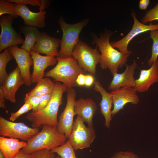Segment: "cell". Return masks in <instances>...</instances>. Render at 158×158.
Here are the masks:
<instances>
[{"mask_svg": "<svg viewBox=\"0 0 158 158\" xmlns=\"http://www.w3.org/2000/svg\"><path fill=\"white\" fill-rule=\"evenodd\" d=\"M24 84L18 66L8 74L0 88L4 92L6 99L13 103L16 102V94L20 87Z\"/></svg>", "mask_w": 158, "mask_h": 158, "instance_id": "15", "label": "cell"}, {"mask_svg": "<svg viewBox=\"0 0 158 158\" xmlns=\"http://www.w3.org/2000/svg\"><path fill=\"white\" fill-rule=\"evenodd\" d=\"M68 90L63 84H61L59 82L55 83L51 98L47 106L40 111L32 112L26 116V119L31 123L33 128H39L44 124L57 126L58 110L63 103V95Z\"/></svg>", "mask_w": 158, "mask_h": 158, "instance_id": "2", "label": "cell"}, {"mask_svg": "<svg viewBox=\"0 0 158 158\" xmlns=\"http://www.w3.org/2000/svg\"><path fill=\"white\" fill-rule=\"evenodd\" d=\"M9 49L17 64L24 84L30 86L32 83L30 68L33 65V60L30 53L19 48L17 45L10 47Z\"/></svg>", "mask_w": 158, "mask_h": 158, "instance_id": "12", "label": "cell"}, {"mask_svg": "<svg viewBox=\"0 0 158 158\" xmlns=\"http://www.w3.org/2000/svg\"><path fill=\"white\" fill-rule=\"evenodd\" d=\"M93 77L91 75H85V86L87 87L91 86L94 83Z\"/></svg>", "mask_w": 158, "mask_h": 158, "instance_id": "37", "label": "cell"}, {"mask_svg": "<svg viewBox=\"0 0 158 158\" xmlns=\"http://www.w3.org/2000/svg\"><path fill=\"white\" fill-rule=\"evenodd\" d=\"M88 21V19H85L75 24H71L66 23L61 16L59 23L63 34L61 40V49L58 57L64 58L72 56L74 48L79 40L80 34L83 28L87 24Z\"/></svg>", "mask_w": 158, "mask_h": 158, "instance_id": "5", "label": "cell"}, {"mask_svg": "<svg viewBox=\"0 0 158 158\" xmlns=\"http://www.w3.org/2000/svg\"><path fill=\"white\" fill-rule=\"evenodd\" d=\"M0 158H5V156L2 152L0 150Z\"/></svg>", "mask_w": 158, "mask_h": 158, "instance_id": "42", "label": "cell"}, {"mask_svg": "<svg viewBox=\"0 0 158 158\" xmlns=\"http://www.w3.org/2000/svg\"><path fill=\"white\" fill-rule=\"evenodd\" d=\"M150 37L153 40L151 56L147 63L150 67L158 59V30L150 31Z\"/></svg>", "mask_w": 158, "mask_h": 158, "instance_id": "27", "label": "cell"}, {"mask_svg": "<svg viewBox=\"0 0 158 158\" xmlns=\"http://www.w3.org/2000/svg\"><path fill=\"white\" fill-rule=\"evenodd\" d=\"M55 87V83L49 78H43L37 82L34 88L27 94L40 97L47 94L52 93Z\"/></svg>", "mask_w": 158, "mask_h": 158, "instance_id": "24", "label": "cell"}, {"mask_svg": "<svg viewBox=\"0 0 158 158\" xmlns=\"http://www.w3.org/2000/svg\"><path fill=\"white\" fill-rule=\"evenodd\" d=\"M53 92L47 94L40 97V104L37 112L41 111L47 106L51 100Z\"/></svg>", "mask_w": 158, "mask_h": 158, "instance_id": "33", "label": "cell"}, {"mask_svg": "<svg viewBox=\"0 0 158 158\" xmlns=\"http://www.w3.org/2000/svg\"><path fill=\"white\" fill-rule=\"evenodd\" d=\"M137 92L135 88L126 87L110 92L112 96L113 105L112 117L123 109L125 105L128 103L138 104L140 100Z\"/></svg>", "mask_w": 158, "mask_h": 158, "instance_id": "13", "label": "cell"}, {"mask_svg": "<svg viewBox=\"0 0 158 158\" xmlns=\"http://www.w3.org/2000/svg\"><path fill=\"white\" fill-rule=\"evenodd\" d=\"M94 84V89L99 92L102 96V100L99 105L101 113L104 118V125L107 128H109L110 122L112 120V96L110 93L106 90L98 81H95Z\"/></svg>", "mask_w": 158, "mask_h": 158, "instance_id": "21", "label": "cell"}, {"mask_svg": "<svg viewBox=\"0 0 158 158\" xmlns=\"http://www.w3.org/2000/svg\"><path fill=\"white\" fill-rule=\"evenodd\" d=\"M73 147L68 140L63 145L51 150L54 153H56L62 158H77Z\"/></svg>", "mask_w": 158, "mask_h": 158, "instance_id": "26", "label": "cell"}, {"mask_svg": "<svg viewBox=\"0 0 158 158\" xmlns=\"http://www.w3.org/2000/svg\"><path fill=\"white\" fill-rule=\"evenodd\" d=\"M132 16L134 22L131 30L123 38L120 40L111 42L112 47L119 49L120 51L126 54H130L131 51L128 50L129 42L137 35L147 31L158 30V24H153L150 23L146 25L140 22L136 18L135 13L133 12Z\"/></svg>", "mask_w": 158, "mask_h": 158, "instance_id": "11", "label": "cell"}, {"mask_svg": "<svg viewBox=\"0 0 158 158\" xmlns=\"http://www.w3.org/2000/svg\"><path fill=\"white\" fill-rule=\"evenodd\" d=\"M76 96V92L73 88L67 91L66 106L59 117L57 129L67 138H68L71 132L74 122Z\"/></svg>", "mask_w": 158, "mask_h": 158, "instance_id": "9", "label": "cell"}, {"mask_svg": "<svg viewBox=\"0 0 158 158\" xmlns=\"http://www.w3.org/2000/svg\"><path fill=\"white\" fill-rule=\"evenodd\" d=\"M40 97L29 95L27 93L24 98V102L30 104L32 107V112L37 111L40 104Z\"/></svg>", "mask_w": 158, "mask_h": 158, "instance_id": "31", "label": "cell"}, {"mask_svg": "<svg viewBox=\"0 0 158 158\" xmlns=\"http://www.w3.org/2000/svg\"><path fill=\"white\" fill-rule=\"evenodd\" d=\"M16 4L15 8L18 16L23 19L26 25L39 28H42L45 26L46 11H40L38 13L33 12L25 5L19 3Z\"/></svg>", "mask_w": 158, "mask_h": 158, "instance_id": "20", "label": "cell"}, {"mask_svg": "<svg viewBox=\"0 0 158 158\" xmlns=\"http://www.w3.org/2000/svg\"><path fill=\"white\" fill-rule=\"evenodd\" d=\"M33 60V71L31 75L32 83H37L43 78L44 71L49 66H53L57 63L54 56H43L31 50L29 52Z\"/></svg>", "mask_w": 158, "mask_h": 158, "instance_id": "14", "label": "cell"}, {"mask_svg": "<svg viewBox=\"0 0 158 158\" xmlns=\"http://www.w3.org/2000/svg\"><path fill=\"white\" fill-rule=\"evenodd\" d=\"M95 137L94 128L86 127L81 118L77 116L68 138L74 150L90 147Z\"/></svg>", "mask_w": 158, "mask_h": 158, "instance_id": "7", "label": "cell"}, {"mask_svg": "<svg viewBox=\"0 0 158 158\" xmlns=\"http://www.w3.org/2000/svg\"><path fill=\"white\" fill-rule=\"evenodd\" d=\"M150 3L149 0H140V1L139 7L141 10H146Z\"/></svg>", "mask_w": 158, "mask_h": 158, "instance_id": "40", "label": "cell"}, {"mask_svg": "<svg viewBox=\"0 0 158 158\" xmlns=\"http://www.w3.org/2000/svg\"><path fill=\"white\" fill-rule=\"evenodd\" d=\"M5 99L6 98L4 92L1 88H0V107L1 108L5 109L6 110L5 104Z\"/></svg>", "mask_w": 158, "mask_h": 158, "instance_id": "38", "label": "cell"}, {"mask_svg": "<svg viewBox=\"0 0 158 158\" xmlns=\"http://www.w3.org/2000/svg\"><path fill=\"white\" fill-rule=\"evenodd\" d=\"M54 158H62L60 156H58V157H55Z\"/></svg>", "mask_w": 158, "mask_h": 158, "instance_id": "43", "label": "cell"}, {"mask_svg": "<svg viewBox=\"0 0 158 158\" xmlns=\"http://www.w3.org/2000/svg\"><path fill=\"white\" fill-rule=\"evenodd\" d=\"M42 127L41 131L28 141L26 145L20 150L22 152L27 154L42 149L51 150L66 141L67 138L59 131L56 126L44 124Z\"/></svg>", "mask_w": 158, "mask_h": 158, "instance_id": "3", "label": "cell"}, {"mask_svg": "<svg viewBox=\"0 0 158 158\" xmlns=\"http://www.w3.org/2000/svg\"><path fill=\"white\" fill-rule=\"evenodd\" d=\"M14 18L4 16L0 18L1 32L0 35V52L12 46L23 44L24 39L12 26Z\"/></svg>", "mask_w": 158, "mask_h": 158, "instance_id": "10", "label": "cell"}, {"mask_svg": "<svg viewBox=\"0 0 158 158\" xmlns=\"http://www.w3.org/2000/svg\"><path fill=\"white\" fill-rule=\"evenodd\" d=\"M126 68L123 73L114 74L108 89L112 91L121 88L128 87L135 88V80L134 77L135 71L137 64L135 60L130 65L126 64Z\"/></svg>", "mask_w": 158, "mask_h": 158, "instance_id": "16", "label": "cell"}, {"mask_svg": "<svg viewBox=\"0 0 158 158\" xmlns=\"http://www.w3.org/2000/svg\"><path fill=\"white\" fill-rule=\"evenodd\" d=\"M26 144L25 142L18 139L0 137V149L5 158H13Z\"/></svg>", "mask_w": 158, "mask_h": 158, "instance_id": "22", "label": "cell"}, {"mask_svg": "<svg viewBox=\"0 0 158 158\" xmlns=\"http://www.w3.org/2000/svg\"><path fill=\"white\" fill-rule=\"evenodd\" d=\"M97 109L95 102L92 99L81 98L76 100L74 106L75 115L79 116L87 123L88 127L94 128L93 118Z\"/></svg>", "mask_w": 158, "mask_h": 158, "instance_id": "17", "label": "cell"}, {"mask_svg": "<svg viewBox=\"0 0 158 158\" xmlns=\"http://www.w3.org/2000/svg\"><path fill=\"white\" fill-rule=\"evenodd\" d=\"M60 43L61 40L59 39L51 37L45 32H43L32 50L38 54L57 57L59 52L58 48L60 46Z\"/></svg>", "mask_w": 158, "mask_h": 158, "instance_id": "18", "label": "cell"}, {"mask_svg": "<svg viewBox=\"0 0 158 158\" xmlns=\"http://www.w3.org/2000/svg\"><path fill=\"white\" fill-rule=\"evenodd\" d=\"M56 59L57 63L55 67L46 73L44 76L52 78L54 81L62 82L68 90L76 86L78 76L86 72L72 56L64 58L57 57Z\"/></svg>", "mask_w": 158, "mask_h": 158, "instance_id": "4", "label": "cell"}, {"mask_svg": "<svg viewBox=\"0 0 158 158\" xmlns=\"http://www.w3.org/2000/svg\"><path fill=\"white\" fill-rule=\"evenodd\" d=\"M114 33L106 30L99 37L94 34L92 35V44H95L101 52L100 67L102 69H108L113 75L117 73L118 68L126 64L130 54L119 51L112 47L109 40Z\"/></svg>", "mask_w": 158, "mask_h": 158, "instance_id": "1", "label": "cell"}, {"mask_svg": "<svg viewBox=\"0 0 158 158\" xmlns=\"http://www.w3.org/2000/svg\"><path fill=\"white\" fill-rule=\"evenodd\" d=\"M31 158H54L55 154L51 150L42 149L32 153Z\"/></svg>", "mask_w": 158, "mask_h": 158, "instance_id": "32", "label": "cell"}, {"mask_svg": "<svg viewBox=\"0 0 158 158\" xmlns=\"http://www.w3.org/2000/svg\"><path fill=\"white\" fill-rule=\"evenodd\" d=\"M110 158H140L134 152L130 151H119L116 152Z\"/></svg>", "mask_w": 158, "mask_h": 158, "instance_id": "34", "label": "cell"}, {"mask_svg": "<svg viewBox=\"0 0 158 158\" xmlns=\"http://www.w3.org/2000/svg\"><path fill=\"white\" fill-rule=\"evenodd\" d=\"M155 20H158V2L153 8L146 13L141 21L142 23L145 24Z\"/></svg>", "mask_w": 158, "mask_h": 158, "instance_id": "29", "label": "cell"}, {"mask_svg": "<svg viewBox=\"0 0 158 158\" xmlns=\"http://www.w3.org/2000/svg\"><path fill=\"white\" fill-rule=\"evenodd\" d=\"M72 56L86 72L92 74L96 73L97 66L101 61V55L97 47L92 48L79 39L74 48Z\"/></svg>", "mask_w": 158, "mask_h": 158, "instance_id": "6", "label": "cell"}, {"mask_svg": "<svg viewBox=\"0 0 158 158\" xmlns=\"http://www.w3.org/2000/svg\"><path fill=\"white\" fill-rule=\"evenodd\" d=\"M40 131L39 128H30L23 122L15 123L0 116L1 136L28 141Z\"/></svg>", "mask_w": 158, "mask_h": 158, "instance_id": "8", "label": "cell"}, {"mask_svg": "<svg viewBox=\"0 0 158 158\" xmlns=\"http://www.w3.org/2000/svg\"><path fill=\"white\" fill-rule=\"evenodd\" d=\"M158 82V59L147 69L140 70L139 78L135 80V88L140 92H147L151 86Z\"/></svg>", "mask_w": 158, "mask_h": 158, "instance_id": "19", "label": "cell"}, {"mask_svg": "<svg viewBox=\"0 0 158 158\" xmlns=\"http://www.w3.org/2000/svg\"><path fill=\"white\" fill-rule=\"evenodd\" d=\"M84 74L81 73L78 76L76 81L77 85L80 86L85 85V75Z\"/></svg>", "mask_w": 158, "mask_h": 158, "instance_id": "36", "label": "cell"}, {"mask_svg": "<svg viewBox=\"0 0 158 158\" xmlns=\"http://www.w3.org/2000/svg\"><path fill=\"white\" fill-rule=\"evenodd\" d=\"M22 32L25 36V39L21 48L29 52L33 49L34 46L41 34L37 28L29 26L21 28Z\"/></svg>", "mask_w": 158, "mask_h": 158, "instance_id": "23", "label": "cell"}, {"mask_svg": "<svg viewBox=\"0 0 158 158\" xmlns=\"http://www.w3.org/2000/svg\"><path fill=\"white\" fill-rule=\"evenodd\" d=\"M13 58L10 52L9 48L4 49L0 54V84L4 82L8 74L6 72V66L8 63Z\"/></svg>", "mask_w": 158, "mask_h": 158, "instance_id": "25", "label": "cell"}, {"mask_svg": "<svg viewBox=\"0 0 158 158\" xmlns=\"http://www.w3.org/2000/svg\"><path fill=\"white\" fill-rule=\"evenodd\" d=\"M32 154H25L22 152L20 150L13 158H31Z\"/></svg>", "mask_w": 158, "mask_h": 158, "instance_id": "41", "label": "cell"}, {"mask_svg": "<svg viewBox=\"0 0 158 158\" xmlns=\"http://www.w3.org/2000/svg\"><path fill=\"white\" fill-rule=\"evenodd\" d=\"M9 3L14 2L16 3L23 4L25 5L30 4L33 6H40V1L38 0H6Z\"/></svg>", "mask_w": 158, "mask_h": 158, "instance_id": "35", "label": "cell"}, {"mask_svg": "<svg viewBox=\"0 0 158 158\" xmlns=\"http://www.w3.org/2000/svg\"><path fill=\"white\" fill-rule=\"evenodd\" d=\"M40 1V4L39 9L40 11H44V9L48 7L50 4V1L41 0Z\"/></svg>", "mask_w": 158, "mask_h": 158, "instance_id": "39", "label": "cell"}, {"mask_svg": "<svg viewBox=\"0 0 158 158\" xmlns=\"http://www.w3.org/2000/svg\"><path fill=\"white\" fill-rule=\"evenodd\" d=\"M16 3L12 4L4 0H0V16L7 14L14 18L18 17V13L15 8Z\"/></svg>", "mask_w": 158, "mask_h": 158, "instance_id": "28", "label": "cell"}, {"mask_svg": "<svg viewBox=\"0 0 158 158\" xmlns=\"http://www.w3.org/2000/svg\"><path fill=\"white\" fill-rule=\"evenodd\" d=\"M31 109H32L31 105L28 103L25 102L18 110L15 112L11 113L9 120L10 121L13 122L21 115L28 112Z\"/></svg>", "mask_w": 158, "mask_h": 158, "instance_id": "30", "label": "cell"}]
</instances>
